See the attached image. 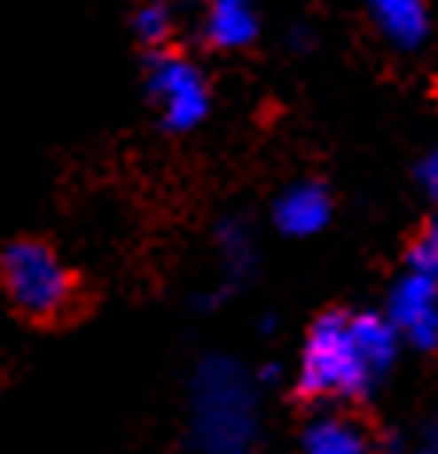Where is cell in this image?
<instances>
[{
    "label": "cell",
    "instance_id": "obj_1",
    "mask_svg": "<svg viewBox=\"0 0 438 454\" xmlns=\"http://www.w3.org/2000/svg\"><path fill=\"white\" fill-rule=\"evenodd\" d=\"M0 290L32 325H63L82 306L79 274L47 239H12L0 251Z\"/></svg>",
    "mask_w": 438,
    "mask_h": 454
},
{
    "label": "cell",
    "instance_id": "obj_2",
    "mask_svg": "<svg viewBox=\"0 0 438 454\" xmlns=\"http://www.w3.org/2000/svg\"><path fill=\"white\" fill-rule=\"evenodd\" d=\"M192 434L199 454H251L259 439L254 384L227 356L199 364L192 384Z\"/></svg>",
    "mask_w": 438,
    "mask_h": 454
},
{
    "label": "cell",
    "instance_id": "obj_3",
    "mask_svg": "<svg viewBox=\"0 0 438 454\" xmlns=\"http://www.w3.org/2000/svg\"><path fill=\"white\" fill-rule=\"evenodd\" d=\"M376 372L360 356L356 337H352V317L340 309H329L313 321L306 337V353L298 368V395H332V400H360L368 395Z\"/></svg>",
    "mask_w": 438,
    "mask_h": 454
},
{
    "label": "cell",
    "instance_id": "obj_4",
    "mask_svg": "<svg viewBox=\"0 0 438 454\" xmlns=\"http://www.w3.org/2000/svg\"><path fill=\"white\" fill-rule=\"evenodd\" d=\"M149 94L160 102L168 129H192L207 114V87L184 55L173 51L149 55Z\"/></svg>",
    "mask_w": 438,
    "mask_h": 454
},
{
    "label": "cell",
    "instance_id": "obj_5",
    "mask_svg": "<svg viewBox=\"0 0 438 454\" xmlns=\"http://www.w3.org/2000/svg\"><path fill=\"white\" fill-rule=\"evenodd\" d=\"M434 274L411 270L392 294V317L395 329L411 340L415 348H434L438 345V286Z\"/></svg>",
    "mask_w": 438,
    "mask_h": 454
},
{
    "label": "cell",
    "instance_id": "obj_6",
    "mask_svg": "<svg viewBox=\"0 0 438 454\" xmlns=\"http://www.w3.org/2000/svg\"><path fill=\"white\" fill-rule=\"evenodd\" d=\"M332 215V200L321 184H293L290 192H282L278 207H274V223L285 235H317Z\"/></svg>",
    "mask_w": 438,
    "mask_h": 454
},
{
    "label": "cell",
    "instance_id": "obj_7",
    "mask_svg": "<svg viewBox=\"0 0 438 454\" xmlns=\"http://www.w3.org/2000/svg\"><path fill=\"white\" fill-rule=\"evenodd\" d=\"M204 32L212 47L231 51V47H246L259 35V20H254V8L246 0H212Z\"/></svg>",
    "mask_w": 438,
    "mask_h": 454
},
{
    "label": "cell",
    "instance_id": "obj_8",
    "mask_svg": "<svg viewBox=\"0 0 438 454\" xmlns=\"http://www.w3.org/2000/svg\"><path fill=\"white\" fill-rule=\"evenodd\" d=\"M372 16L392 43H399V47L423 43V35H426L423 0H372Z\"/></svg>",
    "mask_w": 438,
    "mask_h": 454
},
{
    "label": "cell",
    "instance_id": "obj_9",
    "mask_svg": "<svg viewBox=\"0 0 438 454\" xmlns=\"http://www.w3.org/2000/svg\"><path fill=\"white\" fill-rule=\"evenodd\" d=\"M301 442H306V454H368V434L340 415L313 419Z\"/></svg>",
    "mask_w": 438,
    "mask_h": 454
},
{
    "label": "cell",
    "instance_id": "obj_10",
    "mask_svg": "<svg viewBox=\"0 0 438 454\" xmlns=\"http://www.w3.org/2000/svg\"><path fill=\"white\" fill-rule=\"evenodd\" d=\"M352 337H356V348L372 372L379 376L387 364L395 361V340H399V329L392 317H379V314H360L352 317Z\"/></svg>",
    "mask_w": 438,
    "mask_h": 454
},
{
    "label": "cell",
    "instance_id": "obj_11",
    "mask_svg": "<svg viewBox=\"0 0 438 454\" xmlns=\"http://www.w3.org/2000/svg\"><path fill=\"white\" fill-rule=\"evenodd\" d=\"M133 27H137V35L145 40L149 47H165L168 43V35H173V16H168V8L165 4H145L137 12V20H133Z\"/></svg>",
    "mask_w": 438,
    "mask_h": 454
},
{
    "label": "cell",
    "instance_id": "obj_12",
    "mask_svg": "<svg viewBox=\"0 0 438 454\" xmlns=\"http://www.w3.org/2000/svg\"><path fill=\"white\" fill-rule=\"evenodd\" d=\"M418 176H423V184H426V192L438 200V153L431 160H423V168H418Z\"/></svg>",
    "mask_w": 438,
    "mask_h": 454
},
{
    "label": "cell",
    "instance_id": "obj_13",
    "mask_svg": "<svg viewBox=\"0 0 438 454\" xmlns=\"http://www.w3.org/2000/svg\"><path fill=\"white\" fill-rule=\"evenodd\" d=\"M423 454H438V423L431 431H426V447H423Z\"/></svg>",
    "mask_w": 438,
    "mask_h": 454
}]
</instances>
